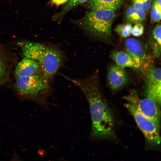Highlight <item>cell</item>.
I'll return each instance as SVG.
<instances>
[{
	"label": "cell",
	"instance_id": "7c38bea8",
	"mask_svg": "<svg viewBox=\"0 0 161 161\" xmlns=\"http://www.w3.org/2000/svg\"><path fill=\"white\" fill-rule=\"evenodd\" d=\"M125 17L128 23L135 24L144 21L146 15L144 12L132 6L129 7L126 10Z\"/></svg>",
	"mask_w": 161,
	"mask_h": 161
},
{
	"label": "cell",
	"instance_id": "7402d4cb",
	"mask_svg": "<svg viewBox=\"0 0 161 161\" xmlns=\"http://www.w3.org/2000/svg\"><path fill=\"white\" fill-rule=\"evenodd\" d=\"M68 0H52V2L56 5H60L67 2Z\"/></svg>",
	"mask_w": 161,
	"mask_h": 161
},
{
	"label": "cell",
	"instance_id": "ffe728a7",
	"mask_svg": "<svg viewBox=\"0 0 161 161\" xmlns=\"http://www.w3.org/2000/svg\"><path fill=\"white\" fill-rule=\"evenodd\" d=\"M161 25L158 24L154 29L152 33L154 39L159 45H161Z\"/></svg>",
	"mask_w": 161,
	"mask_h": 161
},
{
	"label": "cell",
	"instance_id": "2e32d148",
	"mask_svg": "<svg viewBox=\"0 0 161 161\" xmlns=\"http://www.w3.org/2000/svg\"><path fill=\"white\" fill-rule=\"evenodd\" d=\"M161 5L158 2L157 0H154L151 11V20L154 23L158 22L161 19Z\"/></svg>",
	"mask_w": 161,
	"mask_h": 161
},
{
	"label": "cell",
	"instance_id": "6da1fadb",
	"mask_svg": "<svg viewBox=\"0 0 161 161\" xmlns=\"http://www.w3.org/2000/svg\"><path fill=\"white\" fill-rule=\"evenodd\" d=\"M65 79L79 88L89 105L92 121L91 136L96 139L115 137V120L112 112L101 93L98 71L85 78Z\"/></svg>",
	"mask_w": 161,
	"mask_h": 161
},
{
	"label": "cell",
	"instance_id": "4fadbf2b",
	"mask_svg": "<svg viewBox=\"0 0 161 161\" xmlns=\"http://www.w3.org/2000/svg\"><path fill=\"white\" fill-rule=\"evenodd\" d=\"M161 84L160 83L156 84H147L145 91L146 97L149 98L161 104Z\"/></svg>",
	"mask_w": 161,
	"mask_h": 161
},
{
	"label": "cell",
	"instance_id": "e0dca14e",
	"mask_svg": "<svg viewBox=\"0 0 161 161\" xmlns=\"http://www.w3.org/2000/svg\"><path fill=\"white\" fill-rule=\"evenodd\" d=\"M133 6L145 12L151 7L152 0H132Z\"/></svg>",
	"mask_w": 161,
	"mask_h": 161
},
{
	"label": "cell",
	"instance_id": "7a4b0ae2",
	"mask_svg": "<svg viewBox=\"0 0 161 161\" xmlns=\"http://www.w3.org/2000/svg\"><path fill=\"white\" fill-rule=\"evenodd\" d=\"M21 48L25 57L39 63L45 88L47 89L63 63L64 56L62 52L55 47L28 41L23 42Z\"/></svg>",
	"mask_w": 161,
	"mask_h": 161
},
{
	"label": "cell",
	"instance_id": "3957f363",
	"mask_svg": "<svg viewBox=\"0 0 161 161\" xmlns=\"http://www.w3.org/2000/svg\"><path fill=\"white\" fill-rule=\"evenodd\" d=\"M116 16L114 11L92 10L80 19L79 23L92 35L106 39L110 37L112 26Z\"/></svg>",
	"mask_w": 161,
	"mask_h": 161
},
{
	"label": "cell",
	"instance_id": "ac0fdd59",
	"mask_svg": "<svg viewBox=\"0 0 161 161\" xmlns=\"http://www.w3.org/2000/svg\"><path fill=\"white\" fill-rule=\"evenodd\" d=\"M89 0H68L67 4L59 13L57 18H60L75 6L88 1Z\"/></svg>",
	"mask_w": 161,
	"mask_h": 161
},
{
	"label": "cell",
	"instance_id": "ba28073f",
	"mask_svg": "<svg viewBox=\"0 0 161 161\" xmlns=\"http://www.w3.org/2000/svg\"><path fill=\"white\" fill-rule=\"evenodd\" d=\"M109 86L113 91L120 89L127 83L128 75L124 68L113 65L109 68L107 74Z\"/></svg>",
	"mask_w": 161,
	"mask_h": 161
},
{
	"label": "cell",
	"instance_id": "9a60e30c",
	"mask_svg": "<svg viewBox=\"0 0 161 161\" xmlns=\"http://www.w3.org/2000/svg\"><path fill=\"white\" fill-rule=\"evenodd\" d=\"M132 27L131 24L129 23L121 24L116 27L115 31L121 37L126 38L131 34Z\"/></svg>",
	"mask_w": 161,
	"mask_h": 161
},
{
	"label": "cell",
	"instance_id": "5b68a950",
	"mask_svg": "<svg viewBox=\"0 0 161 161\" xmlns=\"http://www.w3.org/2000/svg\"><path fill=\"white\" fill-rule=\"evenodd\" d=\"M124 99L133 104L142 114L153 121L160 128V106L157 103L148 97L140 99L134 93L126 96Z\"/></svg>",
	"mask_w": 161,
	"mask_h": 161
},
{
	"label": "cell",
	"instance_id": "30bf717a",
	"mask_svg": "<svg viewBox=\"0 0 161 161\" xmlns=\"http://www.w3.org/2000/svg\"><path fill=\"white\" fill-rule=\"evenodd\" d=\"M88 8L91 10H106L114 11L120 7L123 0H89Z\"/></svg>",
	"mask_w": 161,
	"mask_h": 161
},
{
	"label": "cell",
	"instance_id": "44dd1931",
	"mask_svg": "<svg viewBox=\"0 0 161 161\" xmlns=\"http://www.w3.org/2000/svg\"><path fill=\"white\" fill-rule=\"evenodd\" d=\"M6 73V66L2 58L0 56V81L4 79Z\"/></svg>",
	"mask_w": 161,
	"mask_h": 161
},
{
	"label": "cell",
	"instance_id": "8992f818",
	"mask_svg": "<svg viewBox=\"0 0 161 161\" xmlns=\"http://www.w3.org/2000/svg\"><path fill=\"white\" fill-rule=\"evenodd\" d=\"M15 86L18 94L25 96H35L45 89L42 75L37 73L16 78Z\"/></svg>",
	"mask_w": 161,
	"mask_h": 161
},
{
	"label": "cell",
	"instance_id": "52a82bcc",
	"mask_svg": "<svg viewBox=\"0 0 161 161\" xmlns=\"http://www.w3.org/2000/svg\"><path fill=\"white\" fill-rule=\"evenodd\" d=\"M125 45L127 52L133 60V68L138 70L146 69L150 58L141 43L136 38H130L125 41Z\"/></svg>",
	"mask_w": 161,
	"mask_h": 161
},
{
	"label": "cell",
	"instance_id": "d6986e66",
	"mask_svg": "<svg viewBox=\"0 0 161 161\" xmlns=\"http://www.w3.org/2000/svg\"><path fill=\"white\" fill-rule=\"evenodd\" d=\"M144 27L141 23L135 24L132 27L131 34L135 37H139L144 32Z\"/></svg>",
	"mask_w": 161,
	"mask_h": 161
},
{
	"label": "cell",
	"instance_id": "8fae6325",
	"mask_svg": "<svg viewBox=\"0 0 161 161\" xmlns=\"http://www.w3.org/2000/svg\"><path fill=\"white\" fill-rule=\"evenodd\" d=\"M111 57L117 65L121 67L124 68L134 67L133 60L127 52L116 50L112 52Z\"/></svg>",
	"mask_w": 161,
	"mask_h": 161
},
{
	"label": "cell",
	"instance_id": "603a6c76",
	"mask_svg": "<svg viewBox=\"0 0 161 161\" xmlns=\"http://www.w3.org/2000/svg\"><path fill=\"white\" fill-rule=\"evenodd\" d=\"M2 82L1 81H0V85L1 84Z\"/></svg>",
	"mask_w": 161,
	"mask_h": 161
},
{
	"label": "cell",
	"instance_id": "9c48e42d",
	"mask_svg": "<svg viewBox=\"0 0 161 161\" xmlns=\"http://www.w3.org/2000/svg\"><path fill=\"white\" fill-rule=\"evenodd\" d=\"M40 69L38 61L25 57L16 66L14 75L16 78L30 76L36 74Z\"/></svg>",
	"mask_w": 161,
	"mask_h": 161
},
{
	"label": "cell",
	"instance_id": "277c9868",
	"mask_svg": "<svg viewBox=\"0 0 161 161\" xmlns=\"http://www.w3.org/2000/svg\"><path fill=\"white\" fill-rule=\"evenodd\" d=\"M124 106L133 116L147 141L151 145H159L160 142V128L155 123L142 114L132 104L128 102Z\"/></svg>",
	"mask_w": 161,
	"mask_h": 161
},
{
	"label": "cell",
	"instance_id": "5bb4252c",
	"mask_svg": "<svg viewBox=\"0 0 161 161\" xmlns=\"http://www.w3.org/2000/svg\"><path fill=\"white\" fill-rule=\"evenodd\" d=\"M161 73L160 68L153 67L148 69L145 77L147 84H156L161 83Z\"/></svg>",
	"mask_w": 161,
	"mask_h": 161
}]
</instances>
